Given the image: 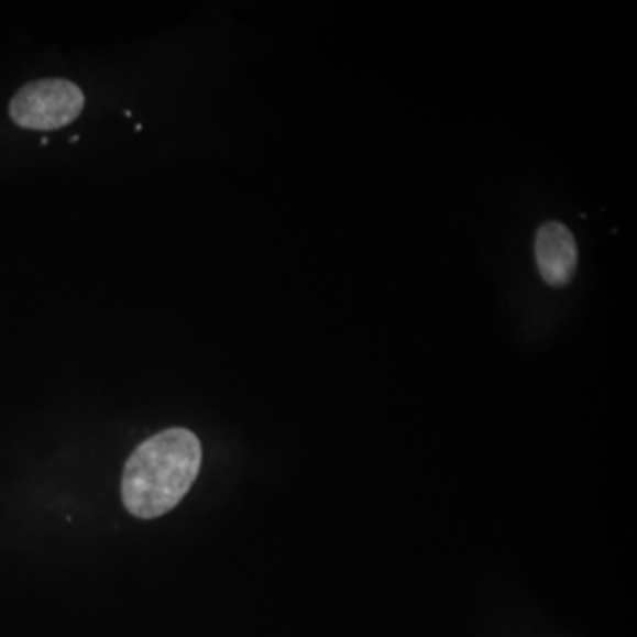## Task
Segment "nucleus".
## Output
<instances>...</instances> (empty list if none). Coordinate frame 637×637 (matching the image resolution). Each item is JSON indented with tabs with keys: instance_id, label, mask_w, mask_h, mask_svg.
<instances>
[{
	"instance_id": "7ed1b4c3",
	"label": "nucleus",
	"mask_w": 637,
	"mask_h": 637,
	"mask_svg": "<svg viewBox=\"0 0 637 637\" xmlns=\"http://www.w3.org/2000/svg\"><path fill=\"white\" fill-rule=\"evenodd\" d=\"M535 257L543 282L552 287L569 284L578 267L574 235L563 223H546L535 238Z\"/></svg>"
},
{
	"instance_id": "f257e3e1",
	"label": "nucleus",
	"mask_w": 637,
	"mask_h": 637,
	"mask_svg": "<svg viewBox=\"0 0 637 637\" xmlns=\"http://www.w3.org/2000/svg\"><path fill=\"white\" fill-rule=\"evenodd\" d=\"M202 448L186 429L163 430L136 448L122 475V502L139 519H156L179 505L199 475Z\"/></svg>"
},
{
	"instance_id": "f03ea898",
	"label": "nucleus",
	"mask_w": 637,
	"mask_h": 637,
	"mask_svg": "<svg viewBox=\"0 0 637 637\" xmlns=\"http://www.w3.org/2000/svg\"><path fill=\"white\" fill-rule=\"evenodd\" d=\"M84 92L66 78H43L23 86L10 105L11 119L19 127L52 132L68 127L84 110Z\"/></svg>"
}]
</instances>
